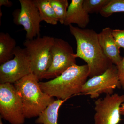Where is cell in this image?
Listing matches in <instances>:
<instances>
[{"label":"cell","instance_id":"1","mask_svg":"<svg viewBox=\"0 0 124 124\" xmlns=\"http://www.w3.org/2000/svg\"><path fill=\"white\" fill-rule=\"evenodd\" d=\"M69 30L75 39L77 48L76 57L86 63L91 78L101 75L113 64L104 54L100 46L98 34L93 29H82L69 26Z\"/></svg>","mask_w":124,"mask_h":124},{"label":"cell","instance_id":"2","mask_svg":"<svg viewBox=\"0 0 124 124\" xmlns=\"http://www.w3.org/2000/svg\"><path fill=\"white\" fill-rule=\"evenodd\" d=\"M89 76L87 64H75L60 76L46 82H39L41 89L50 97L58 99L67 100L72 95L81 93Z\"/></svg>","mask_w":124,"mask_h":124},{"label":"cell","instance_id":"3","mask_svg":"<svg viewBox=\"0 0 124 124\" xmlns=\"http://www.w3.org/2000/svg\"><path fill=\"white\" fill-rule=\"evenodd\" d=\"M39 80L32 73L14 84L22 100L24 116L27 119L38 116L55 100L42 91L39 85Z\"/></svg>","mask_w":124,"mask_h":124},{"label":"cell","instance_id":"4","mask_svg":"<svg viewBox=\"0 0 124 124\" xmlns=\"http://www.w3.org/2000/svg\"><path fill=\"white\" fill-rule=\"evenodd\" d=\"M55 38L48 36L38 37L26 39L23 43L30 56L32 73L39 80L49 68L52 63L51 49Z\"/></svg>","mask_w":124,"mask_h":124},{"label":"cell","instance_id":"5","mask_svg":"<svg viewBox=\"0 0 124 124\" xmlns=\"http://www.w3.org/2000/svg\"><path fill=\"white\" fill-rule=\"evenodd\" d=\"M0 117L11 124H23L25 117L22 100L14 85L0 84Z\"/></svg>","mask_w":124,"mask_h":124},{"label":"cell","instance_id":"6","mask_svg":"<svg viewBox=\"0 0 124 124\" xmlns=\"http://www.w3.org/2000/svg\"><path fill=\"white\" fill-rule=\"evenodd\" d=\"M14 57L0 66V84H14L32 73L31 58L26 50L17 46Z\"/></svg>","mask_w":124,"mask_h":124},{"label":"cell","instance_id":"7","mask_svg":"<svg viewBox=\"0 0 124 124\" xmlns=\"http://www.w3.org/2000/svg\"><path fill=\"white\" fill-rule=\"evenodd\" d=\"M52 63L43 79H54L70 67L76 64L75 54L69 43L61 38H55L51 49Z\"/></svg>","mask_w":124,"mask_h":124},{"label":"cell","instance_id":"8","mask_svg":"<svg viewBox=\"0 0 124 124\" xmlns=\"http://www.w3.org/2000/svg\"><path fill=\"white\" fill-rule=\"evenodd\" d=\"M120 89L117 66L113 64L101 75L93 77L86 81L81 93L89 95L92 99L97 98L102 94L112 95L114 90Z\"/></svg>","mask_w":124,"mask_h":124},{"label":"cell","instance_id":"9","mask_svg":"<svg viewBox=\"0 0 124 124\" xmlns=\"http://www.w3.org/2000/svg\"><path fill=\"white\" fill-rule=\"evenodd\" d=\"M19 2L21 8L15 10L13 13L14 23L23 27L26 39L39 37L40 23L42 21L34 0H19Z\"/></svg>","mask_w":124,"mask_h":124},{"label":"cell","instance_id":"10","mask_svg":"<svg viewBox=\"0 0 124 124\" xmlns=\"http://www.w3.org/2000/svg\"><path fill=\"white\" fill-rule=\"evenodd\" d=\"M124 102V95H106L95 102V124H118L121 121L120 108Z\"/></svg>","mask_w":124,"mask_h":124},{"label":"cell","instance_id":"11","mask_svg":"<svg viewBox=\"0 0 124 124\" xmlns=\"http://www.w3.org/2000/svg\"><path fill=\"white\" fill-rule=\"evenodd\" d=\"M112 29L106 27L98 34V39L100 46L106 56L117 66L122 58L120 54V48L117 46L112 35Z\"/></svg>","mask_w":124,"mask_h":124},{"label":"cell","instance_id":"12","mask_svg":"<svg viewBox=\"0 0 124 124\" xmlns=\"http://www.w3.org/2000/svg\"><path fill=\"white\" fill-rule=\"evenodd\" d=\"M84 0H72L67 11L64 25L69 26L72 23L77 24L79 28L85 29L90 22L89 14L83 6Z\"/></svg>","mask_w":124,"mask_h":124},{"label":"cell","instance_id":"13","mask_svg":"<svg viewBox=\"0 0 124 124\" xmlns=\"http://www.w3.org/2000/svg\"><path fill=\"white\" fill-rule=\"evenodd\" d=\"M67 100L57 99L52 102L39 115L35 121L36 124H58V114L59 108Z\"/></svg>","mask_w":124,"mask_h":124},{"label":"cell","instance_id":"14","mask_svg":"<svg viewBox=\"0 0 124 124\" xmlns=\"http://www.w3.org/2000/svg\"><path fill=\"white\" fill-rule=\"evenodd\" d=\"M17 47L15 40L8 33H0V63L11 60L14 57V52Z\"/></svg>","mask_w":124,"mask_h":124},{"label":"cell","instance_id":"15","mask_svg":"<svg viewBox=\"0 0 124 124\" xmlns=\"http://www.w3.org/2000/svg\"><path fill=\"white\" fill-rule=\"evenodd\" d=\"M39 10L41 21L51 25L57 24L58 20L49 0H34Z\"/></svg>","mask_w":124,"mask_h":124},{"label":"cell","instance_id":"16","mask_svg":"<svg viewBox=\"0 0 124 124\" xmlns=\"http://www.w3.org/2000/svg\"><path fill=\"white\" fill-rule=\"evenodd\" d=\"M51 6L55 12L58 22L64 24V20L69 3L67 0H49Z\"/></svg>","mask_w":124,"mask_h":124},{"label":"cell","instance_id":"17","mask_svg":"<svg viewBox=\"0 0 124 124\" xmlns=\"http://www.w3.org/2000/svg\"><path fill=\"white\" fill-rule=\"evenodd\" d=\"M122 12L124 13V0H111L99 13L103 17L107 18L113 14Z\"/></svg>","mask_w":124,"mask_h":124},{"label":"cell","instance_id":"18","mask_svg":"<svg viewBox=\"0 0 124 124\" xmlns=\"http://www.w3.org/2000/svg\"><path fill=\"white\" fill-rule=\"evenodd\" d=\"M111 0H84L83 6L88 14L98 13L108 4Z\"/></svg>","mask_w":124,"mask_h":124},{"label":"cell","instance_id":"19","mask_svg":"<svg viewBox=\"0 0 124 124\" xmlns=\"http://www.w3.org/2000/svg\"><path fill=\"white\" fill-rule=\"evenodd\" d=\"M112 35L116 44L124 50V29H112Z\"/></svg>","mask_w":124,"mask_h":124},{"label":"cell","instance_id":"20","mask_svg":"<svg viewBox=\"0 0 124 124\" xmlns=\"http://www.w3.org/2000/svg\"><path fill=\"white\" fill-rule=\"evenodd\" d=\"M116 66L117 67L118 78L120 84L121 88L124 90V57L119 63Z\"/></svg>","mask_w":124,"mask_h":124},{"label":"cell","instance_id":"21","mask_svg":"<svg viewBox=\"0 0 124 124\" xmlns=\"http://www.w3.org/2000/svg\"><path fill=\"white\" fill-rule=\"evenodd\" d=\"M13 2L9 0H0V7L2 6L6 7H10L13 5Z\"/></svg>","mask_w":124,"mask_h":124},{"label":"cell","instance_id":"22","mask_svg":"<svg viewBox=\"0 0 124 124\" xmlns=\"http://www.w3.org/2000/svg\"><path fill=\"white\" fill-rule=\"evenodd\" d=\"M120 114L122 115H124V102L121 106L120 108Z\"/></svg>","mask_w":124,"mask_h":124},{"label":"cell","instance_id":"23","mask_svg":"<svg viewBox=\"0 0 124 124\" xmlns=\"http://www.w3.org/2000/svg\"><path fill=\"white\" fill-rule=\"evenodd\" d=\"M0 124H4L2 122V118L0 117Z\"/></svg>","mask_w":124,"mask_h":124}]
</instances>
